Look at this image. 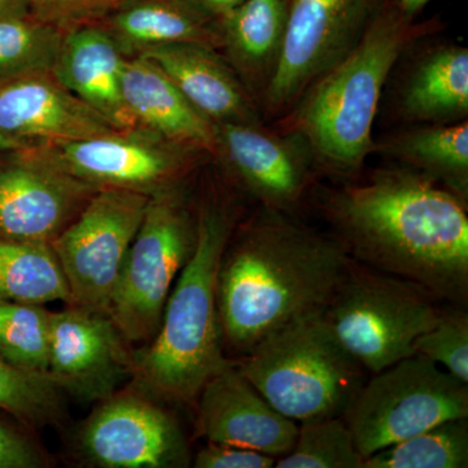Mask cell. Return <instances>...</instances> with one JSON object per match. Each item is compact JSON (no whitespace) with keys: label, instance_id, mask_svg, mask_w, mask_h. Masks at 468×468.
I'll use <instances>...</instances> for the list:
<instances>
[{"label":"cell","instance_id":"14","mask_svg":"<svg viewBox=\"0 0 468 468\" xmlns=\"http://www.w3.org/2000/svg\"><path fill=\"white\" fill-rule=\"evenodd\" d=\"M129 345L107 314L67 304L52 313L48 377L80 401H106L134 378Z\"/></svg>","mask_w":468,"mask_h":468},{"label":"cell","instance_id":"12","mask_svg":"<svg viewBox=\"0 0 468 468\" xmlns=\"http://www.w3.org/2000/svg\"><path fill=\"white\" fill-rule=\"evenodd\" d=\"M85 462L101 468H175L190 463L177 420L141 392L115 393L86 419L77 437Z\"/></svg>","mask_w":468,"mask_h":468},{"label":"cell","instance_id":"8","mask_svg":"<svg viewBox=\"0 0 468 468\" xmlns=\"http://www.w3.org/2000/svg\"><path fill=\"white\" fill-rule=\"evenodd\" d=\"M343 418L366 460L443 421L468 418V384L412 354L366 380Z\"/></svg>","mask_w":468,"mask_h":468},{"label":"cell","instance_id":"28","mask_svg":"<svg viewBox=\"0 0 468 468\" xmlns=\"http://www.w3.org/2000/svg\"><path fill=\"white\" fill-rule=\"evenodd\" d=\"M51 318L43 304L0 300V356L18 368L48 375Z\"/></svg>","mask_w":468,"mask_h":468},{"label":"cell","instance_id":"3","mask_svg":"<svg viewBox=\"0 0 468 468\" xmlns=\"http://www.w3.org/2000/svg\"><path fill=\"white\" fill-rule=\"evenodd\" d=\"M437 26L433 20L417 23L396 0H384L359 42L286 113L282 131L300 134L319 167L356 174L374 153V122L390 72Z\"/></svg>","mask_w":468,"mask_h":468},{"label":"cell","instance_id":"31","mask_svg":"<svg viewBox=\"0 0 468 468\" xmlns=\"http://www.w3.org/2000/svg\"><path fill=\"white\" fill-rule=\"evenodd\" d=\"M414 353L432 360L461 383L468 384V315L442 310L432 328L419 335Z\"/></svg>","mask_w":468,"mask_h":468},{"label":"cell","instance_id":"7","mask_svg":"<svg viewBox=\"0 0 468 468\" xmlns=\"http://www.w3.org/2000/svg\"><path fill=\"white\" fill-rule=\"evenodd\" d=\"M197 237V214L180 187L151 196L120 273L110 318L129 344H149L158 334L165 304Z\"/></svg>","mask_w":468,"mask_h":468},{"label":"cell","instance_id":"4","mask_svg":"<svg viewBox=\"0 0 468 468\" xmlns=\"http://www.w3.org/2000/svg\"><path fill=\"white\" fill-rule=\"evenodd\" d=\"M237 224L239 212L220 199H207L197 211L196 245L169 294L158 334L134 351L135 387L156 401L190 405L206 381L229 365L218 280Z\"/></svg>","mask_w":468,"mask_h":468},{"label":"cell","instance_id":"20","mask_svg":"<svg viewBox=\"0 0 468 468\" xmlns=\"http://www.w3.org/2000/svg\"><path fill=\"white\" fill-rule=\"evenodd\" d=\"M113 37L100 24L64 33L52 75L61 85L120 131H135L122 92L125 58Z\"/></svg>","mask_w":468,"mask_h":468},{"label":"cell","instance_id":"6","mask_svg":"<svg viewBox=\"0 0 468 468\" xmlns=\"http://www.w3.org/2000/svg\"><path fill=\"white\" fill-rule=\"evenodd\" d=\"M424 289L351 261L323 313L345 349L375 375L412 356L442 309Z\"/></svg>","mask_w":468,"mask_h":468},{"label":"cell","instance_id":"16","mask_svg":"<svg viewBox=\"0 0 468 468\" xmlns=\"http://www.w3.org/2000/svg\"><path fill=\"white\" fill-rule=\"evenodd\" d=\"M120 131L77 98L52 72L0 84V133L23 149Z\"/></svg>","mask_w":468,"mask_h":468},{"label":"cell","instance_id":"29","mask_svg":"<svg viewBox=\"0 0 468 468\" xmlns=\"http://www.w3.org/2000/svg\"><path fill=\"white\" fill-rule=\"evenodd\" d=\"M363 457L343 417L310 419L298 423V435L276 468H363Z\"/></svg>","mask_w":468,"mask_h":468},{"label":"cell","instance_id":"18","mask_svg":"<svg viewBox=\"0 0 468 468\" xmlns=\"http://www.w3.org/2000/svg\"><path fill=\"white\" fill-rule=\"evenodd\" d=\"M122 92L135 129L217 158L218 125L199 112L149 58L141 55L125 58Z\"/></svg>","mask_w":468,"mask_h":468},{"label":"cell","instance_id":"13","mask_svg":"<svg viewBox=\"0 0 468 468\" xmlns=\"http://www.w3.org/2000/svg\"><path fill=\"white\" fill-rule=\"evenodd\" d=\"M98 190L33 147L0 151V237L51 245Z\"/></svg>","mask_w":468,"mask_h":468},{"label":"cell","instance_id":"15","mask_svg":"<svg viewBox=\"0 0 468 468\" xmlns=\"http://www.w3.org/2000/svg\"><path fill=\"white\" fill-rule=\"evenodd\" d=\"M218 155L237 183L261 207L292 214L314 178L315 158L294 132L270 131L258 124L218 125Z\"/></svg>","mask_w":468,"mask_h":468},{"label":"cell","instance_id":"26","mask_svg":"<svg viewBox=\"0 0 468 468\" xmlns=\"http://www.w3.org/2000/svg\"><path fill=\"white\" fill-rule=\"evenodd\" d=\"M467 467L468 418L443 421L363 461V468Z\"/></svg>","mask_w":468,"mask_h":468},{"label":"cell","instance_id":"23","mask_svg":"<svg viewBox=\"0 0 468 468\" xmlns=\"http://www.w3.org/2000/svg\"><path fill=\"white\" fill-rule=\"evenodd\" d=\"M399 112L415 124H452L468 115V50L440 46L412 68L399 95Z\"/></svg>","mask_w":468,"mask_h":468},{"label":"cell","instance_id":"17","mask_svg":"<svg viewBox=\"0 0 468 468\" xmlns=\"http://www.w3.org/2000/svg\"><path fill=\"white\" fill-rule=\"evenodd\" d=\"M196 401L198 431L207 442L243 446L276 458L294 446L297 421L280 414L232 360L206 381Z\"/></svg>","mask_w":468,"mask_h":468},{"label":"cell","instance_id":"1","mask_svg":"<svg viewBox=\"0 0 468 468\" xmlns=\"http://www.w3.org/2000/svg\"><path fill=\"white\" fill-rule=\"evenodd\" d=\"M350 258L424 289L437 301H468L467 203L410 168L380 169L323 199Z\"/></svg>","mask_w":468,"mask_h":468},{"label":"cell","instance_id":"19","mask_svg":"<svg viewBox=\"0 0 468 468\" xmlns=\"http://www.w3.org/2000/svg\"><path fill=\"white\" fill-rule=\"evenodd\" d=\"M214 124L261 122L254 97L214 48L174 43L141 52Z\"/></svg>","mask_w":468,"mask_h":468},{"label":"cell","instance_id":"37","mask_svg":"<svg viewBox=\"0 0 468 468\" xmlns=\"http://www.w3.org/2000/svg\"><path fill=\"white\" fill-rule=\"evenodd\" d=\"M431 0H396L399 7L405 12L408 16L417 17L419 12L421 11Z\"/></svg>","mask_w":468,"mask_h":468},{"label":"cell","instance_id":"38","mask_svg":"<svg viewBox=\"0 0 468 468\" xmlns=\"http://www.w3.org/2000/svg\"><path fill=\"white\" fill-rule=\"evenodd\" d=\"M20 149H23L20 144L15 143V141L9 140V138L5 137V135L0 133V151Z\"/></svg>","mask_w":468,"mask_h":468},{"label":"cell","instance_id":"33","mask_svg":"<svg viewBox=\"0 0 468 468\" xmlns=\"http://www.w3.org/2000/svg\"><path fill=\"white\" fill-rule=\"evenodd\" d=\"M277 458L260 451L228 443L207 442L197 452L193 466L197 468H272Z\"/></svg>","mask_w":468,"mask_h":468},{"label":"cell","instance_id":"9","mask_svg":"<svg viewBox=\"0 0 468 468\" xmlns=\"http://www.w3.org/2000/svg\"><path fill=\"white\" fill-rule=\"evenodd\" d=\"M151 196L100 189L54 242L72 304L109 315L120 273Z\"/></svg>","mask_w":468,"mask_h":468},{"label":"cell","instance_id":"32","mask_svg":"<svg viewBox=\"0 0 468 468\" xmlns=\"http://www.w3.org/2000/svg\"><path fill=\"white\" fill-rule=\"evenodd\" d=\"M124 0H30V15L61 32L100 24Z\"/></svg>","mask_w":468,"mask_h":468},{"label":"cell","instance_id":"11","mask_svg":"<svg viewBox=\"0 0 468 468\" xmlns=\"http://www.w3.org/2000/svg\"><path fill=\"white\" fill-rule=\"evenodd\" d=\"M33 149L61 171L97 189L112 187L147 196L180 187L206 155L138 129Z\"/></svg>","mask_w":468,"mask_h":468},{"label":"cell","instance_id":"34","mask_svg":"<svg viewBox=\"0 0 468 468\" xmlns=\"http://www.w3.org/2000/svg\"><path fill=\"white\" fill-rule=\"evenodd\" d=\"M48 466L42 449L16 427L0 420V468Z\"/></svg>","mask_w":468,"mask_h":468},{"label":"cell","instance_id":"21","mask_svg":"<svg viewBox=\"0 0 468 468\" xmlns=\"http://www.w3.org/2000/svg\"><path fill=\"white\" fill-rule=\"evenodd\" d=\"M100 26L113 37L126 57L174 43L221 48L217 21L186 0H124Z\"/></svg>","mask_w":468,"mask_h":468},{"label":"cell","instance_id":"25","mask_svg":"<svg viewBox=\"0 0 468 468\" xmlns=\"http://www.w3.org/2000/svg\"><path fill=\"white\" fill-rule=\"evenodd\" d=\"M0 300L72 304L66 276L51 245L0 237Z\"/></svg>","mask_w":468,"mask_h":468},{"label":"cell","instance_id":"24","mask_svg":"<svg viewBox=\"0 0 468 468\" xmlns=\"http://www.w3.org/2000/svg\"><path fill=\"white\" fill-rule=\"evenodd\" d=\"M374 151L427 176L467 203V120L394 132L375 141Z\"/></svg>","mask_w":468,"mask_h":468},{"label":"cell","instance_id":"2","mask_svg":"<svg viewBox=\"0 0 468 468\" xmlns=\"http://www.w3.org/2000/svg\"><path fill=\"white\" fill-rule=\"evenodd\" d=\"M351 261L337 237L261 207L234 228L221 260L224 347L242 356L292 323L323 315Z\"/></svg>","mask_w":468,"mask_h":468},{"label":"cell","instance_id":"30","mask_svg":"<svg viewBox=\"0 0 468 468\" xmlns=\"http://www.w3.org/2000/svg\"><path fill=\"white\" fill-rule=\"evenodd\" d=\"M48 375L12 366L0 356V410L24 427L57 424L63 417V397Z\"/></svg>","mask_w":468,"mask_h":468},{"label":"cell","instance_id":"36","mask_svg":"<svg viewBox=\"0 0 468 468\" xmlns=\"http://www.w3.org/2000/svg\"><path fill=\"white\" fill-rule=\"evenodd\" d=\"M30 15V0H0V18Z\"/></svg>","mask_w":468,"mask_h":468},{"label":"cell","instance_id":"27","mask_svg":"<svg viewBox=\"0 0 468 468\" xmlns=\"http://www.w3.org/2000/svg\"><path fill=\"white\" fill-rule=\"evenodd\" d=\"M64 33L32 15L0 18V84L52 72Z\"/></svg>","mask_w":468,"mask_h":468},{"label":"cell","instance_id":"35","mask_svg":"<svg viewBox=\"0 0 468 468\" xmlns=\"http://www.w3.org/2000/svg\"><path fill=\"white\" fill-rule=\"evenodd\" d=\"M186 2L198 9L205 16L211 20H217L221 15L241 5L245 0H186Z\"/></svg>","mask_w":468,"mask_h":468},{"label":"cell","instance_id":"22","mask_svg":"<svg viewBox=\"0 0 468 468\" xmlns=\"http://www.w3.org/2000/svg\"><path fill=\"white\" fill-rule=\"evenodd\" d=\"M289 0H245L217 18L221 48L252 97L263 94L284 42Z\"/></svg>","mask_w":468,"mask_h":468},{"label":"cell","instance_id":"5","mask_svg":"<svg viewBox=\"0 0 468 468\" xmlns=\"http://www.w3.org/2000/svg\"><path fill=\"white\" fill-rule=\"evenodd\" d=\"M236 365L280 414L297 423L344 417L368 374L323 315L268 335Z\"/></svg>","mask_w":468,"mask_h":468},{"label":"cell","instance_id":"10","mask_svg":"<svg viewBox=\"0 0 468 468\" xmlns=\"http://www.w3.org/2000/svg\"><path fill=\"white\" fill-rule=\"evenodd\" d=\"M384 0H289L284 42L261 94L264 112L286 115L307 88L359 42Z\"/></svg>","mask_w":468,"mask_h":468}]
</instances>
